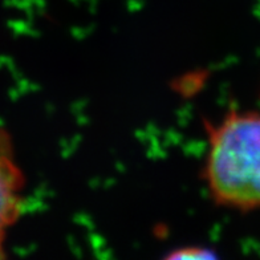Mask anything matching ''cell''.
<instances>
[{
  "mask_svg": "<svg viewBox=\"0 0 260 260\" xmlns=\"http://www.w3.org/2000/svg\"><path fill=\"white\" fill-rule=\"evenodd\" d=\"M205 179L216 205L260 209V112L234 110L210 127Z\"/></svg>",
  "mask_w": 260,
  "mask_h": 260,
  "instance_id": "obj_1",
  "label": "cell"
},
{
  "mask_svg": "<svg viewBox=\"0 0 260 260\" xmlns=\"http://www.w3.org/2000/svg\"><path fill=\"white\" fill-rule=\"evenodd\" d=\"M24 175L15 161L11 138L0 129V257L6 233L21 214Z\"/></svg>",
  "mask_w": 260,
  "mask_h": 260,
  "instance_id": "obj_2",
  "label": "cell"
},
{
  "mask_svg": "<svg viewBox=\"0 0 260 260\" xmlns=\"http://www.w3.org/2000/svg\"><path fill=\"white\" fill-rule=\"evenodd\" d=\"M215 252L202 248V247H186L181 250L171 252L169 255V259H207V257H214Z\"/></svg>",
  "mask_w": 260,
  "mask_h": 260,
  "instance_id": "obj_3",
  "label": "cell"
}]
</instances>
